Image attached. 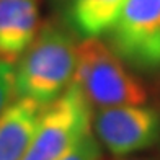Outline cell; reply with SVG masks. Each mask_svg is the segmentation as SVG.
I'll return each instance as SVG.
<instances>
[{
	"label": "cell",
	"instance_id": "1",
	"mask_svg": "<svg viewBox=\"0 0 160 160\" xmlns=\"http://www.w3.org/2000/svg\"><path fill=\"white\" fill-rule=\"evenodd\" d=\"M77 44L70 30L44 23L15 67V97L49 105L74 82Z\"/></svg>",
	"mask_w": 160,
	"mask_h": 160
},
{
	"label": "cell",
	"instance_id": "2",
	"mask_svg": "<svg viewBox=\"0 0 160 160\" xmlns=\"http://www.w3.org/2000/svg\"><path fill=\"white\" fill-rule=\"evenodd\" d=\"M90 106L98 110L116 106H137L147 101L142 82L126 67V62L98 38L77 44L74 82Z\"/></svg>",
	"mask_w": 160,
	"mask_h": 160
},
{
	"label": "cell",
	"instance_id": "3",
	"mask_svg": "<svg viewBox=\"0 0 160 160\" xmlns=\"http://www.w3.org/2000/svg\"><path fill=\"white\" fill-rule=\"evenodd\" d=\"M92 128V106L72 83L41 111L38 129L23 160H57Z\"/></svg>",
	"mask_w": 160,
	"mask_h": 160
},
{
	"label": "cell",
	"instance_id": "4",
	"mask_svg": "<svg viewBox=\"0 0 160 160\" xmlns=\"http://www.w3.org/2000/svg\"><path fill=\"white\" fill-rule=\"evenodd\" d=\"M108 41L132 69L150 72L160 67V0H124Z\"/></svg>",
	"mask_w": 160,
	"mask_h": 160
},
{
	"label": "cell",
	"instance_id": "5",
	"mask_svg": "<svg viewBox=\"0 0 160 160\" xmlns=\"http://www.w3.org/2000/svg\"><path fill=\"white\" fill-rule=\"evenodd\" d=\"M93 128L111 155L126 157L160 141V111L144 105L105 108L93 116Z\"/></svg>",
	"mask_w": 160,
	"mask_h": 160
},
{
	"label": "cell",
	"instance_id": "6",
	"mask_svg": "<svg viewBox=\"0 0 160 160\" xmlns=\"http://www.w3.org/2000/svg\"><path fill=\"white\" fill-rule=\"evenodd\" d=\"M38 30V0H0V61L17 62Z\"/></svg>",
	"mask_w": 160,
	"mask_h": 160
},
{
	"label": "cell",
	"instance_id": "7",
	"mask_svg": "<svg viewBox=\"0 0 160 160\" xmlns=\"http://www.w3.org/2000/svg\"><path fill=\"white\" fill-rule=\"evenodd\" d=\"M42 108L28 98H17L0 114V160H23L38 129Z\"/></svg>",
	"mask_w": 160,
	"mask_h": 160
},
{
	"label": "cell",
	"instance_id": "8",
	"mask_svg": "<svg viewBox=\"0 0 160 160\" xmlns=\"http://www.w3.org/2000/svg\"><path fill=\"white\" fill-rule=\"evenodd\" d=\"M124 0H64L65 21L83 39L108 34Z\"/></svg>",
	"mask_w": 160,
	"mask_h": 160
},
{
	"label": "cell",
	"instance_id": "9",
	"mask_svg": "<svg viewBox=\"0 0 160 160\" xmlns=\"http://www.w3.org/2000/svg\"><path fill=\"white\" fill-rule=\"evenodd\" d=\"M57 160H101L100 141L92 132L85 134Z\"/></svg>",
	"mask_w": 160,
	"mask_h": 160
},
{
	"label": "cell",
	"instance_id": "10",
	"mask_svg": "<svg viewBox=\"0 0 160 160\" xmlns=\"http://www.w3.org/2000/svg\"><path fill=\"white\" fill-rule=\"evenodd\" d=\"M15 97V69L13 64L0 61V114Z\"/></svg>",
	"mask_w": 160,
	"mask_h": 160
},
{
	"label": "cell",
	"instance_id": "11",
	"mask_svg": "<svg viewBox=\"0 0 160 160\" xmlns=\"http://www.w3.org/2000/svg\"><path fill=\"white\" fill-rule=\"evenodd\" d=\"M121 160H157L152 157H134V158H121Z\"/></svg>",
	"mask_w": 160,
	"mask_h": 160
},
{
	"label": "cell",
	"instance_id": "12",
	"mask_svg": "<svg viewBox=\"0 0 160 160\" xmlns=\"http://www.w3.org/2000/svg\"><path fill=\"white\" fill-rule=\"evenodd\" d=\"M158 152H160V150H158Z\"/></svg>",
	"mask_w": 160,
	"mask_h": 160
}]
</instances>
